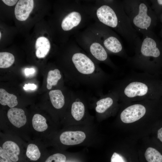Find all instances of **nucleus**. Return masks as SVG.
<instances>
[{
    "label": "nucleus",
    "instance_id": "obj_18",
    "mask_svg": "<svg viewBox=\"0 0 162 162\" xmlns=\"http://www.w3.org/2000/svg\"><path fill=\"white\" fill-rule=\"evenodd\" d=\"M0 103L3 106H7L10 108L16 107L18 104L16 96L8 92L3 88L0 89Z\"/></svg>",
    "mask_w": 162,
    "mask_h": 162
},
{
    "label": "nucleus",
    "instance_id": "obj_29",
    "mask_svg": "<svg viewBox=\"0 0 162 162\" xmlns=\"http://www.w3.org/2000/svg\"><path fill=\"white\" fill-rule=\"evenodd\" d=\"M158 138L162 142V127L158 130Z\"/></svg>",
    "mask_w": 162,
    "mask_h": 162
},
{
    "label": "nucleus",
    "instance_id": "obj_1",
    "mask_svg": "<svg viewBox=\"0 0 162 162\" xmlns=\"http://www.w3.org/2000/svg\"><path fill=\"white\" fill-rule=\"evenodd\" d=\"M67 74L74 86H83L103 94L104 86L111 81V76L104 71L76 43L69 47Z\"/></svg>",
    "mask_w": 162,
    "mask_h": 162
},
{
    "label": "nucleus",
    "instance_id": "obj_24",
    "mask_svg": "<svg viewBox=\"0 0 162 162\" xmlns=\"http://www.w3.org/2000/svg\"><path fill=\"white\" fill-rule=\"evenodd\" d=\"M0 162H13L1 147H0Z\"/></svg>",
    "mask_w": 162,
    "mask_h": 162
},
{
    "label": "nucleus",
    "instance_id": "obj_13",
    "mask_svg": "<svg viewBox=\"0 0 162 162\" xmlns=\"http://www.w3.org/2000/svg\"><path fill=\"white\" fill-rule=\"evenodd\" d=\"M95 101V109L99 114H103L117 105L119 100L117 93L112 90L107 94L99 95L98 98L93 97Z\"/></svg>",
    "mask_w": 162,
    "mask_h": 162
},
{
    "label": "nucleus",
    "instance_id": "obj_7",
    "mask_svg": "<svg viewBox=\"0 0 162 162\" xmlns=\"http://www.w3.org/2000/svg\"><path fill=\"white\" fill-rule=\"evenodd\" d=\"M6 117V120L1 121V132L19 137L26 142L32 139L29 119L23 109L10 108Z\"/></svg>",
    "mask_w": 162,
    "mask_h": 162
},
{
    "label": "nucleus",
    "instance_id": "obj_10",
    "mask_svg": "<svg viewBox=\"0 0 162 162\" xmlns=\"http://www.w3.org/2000/svg\"><path fill=\"white\" fill-rule=\"evenodd\" d=\"M29 124L32 139L43 141L47 143L52 138V124L42 114H34L29 119Z\"/></svg>",
    "mask_w": 162,
    "mask_h": 162
},
{
    "label": "nucleus",
    "instance_id": "obj_26",
    "mask_svg": "<svg viewBox=\"0 0 162 162\" xmlns=\"http://www.w3.org/2000/svg\"><path fill=\"white\" fill-rule=\"evenodd\" d=\"M37 87L36 85L34 84L28 83L27 84H25L24 86L23 87V88L26 90H35Z\"/></svg>",
    "mask_w": 162,
    "mask_h": 162
},
{
    "label": "nucleus",
    "instance_id": "obj_23",
    "mask_svg": "<svg viewBox=\"0 0 162 162\" xmlns=\"http://www.w3.org/2000/svg\"><path fill=\"white\" fill-rule=\"evenodd\" d=\"M149 1L151 3V8L158 19L162 13V0H150Z\"/></svg>",
    "mask_w": 162,
    "mask_h": 162
},
{
    "label": "nucleus",
    "instance_id": "obj_19",
    "mask_svg": "<svg viewBox=\"0 0 162 162\" xmlns=\"http://www.w3.org/2000/svg\"><path fill=\"white\" fill-rule=\"evenodd\" d=\"M62 75L60 70L57 68L49 70L47 77L46 88L50 90L52 87L57 86L62 78Z\"/></svg>",
    "mask_w": 162,
    "mask_h": 162
},
{
    "label": "nucleus",
    "instance_id": "obj_15",
    "mask_svg": "<svg viewBox=\"0 0 162 162\" xmlns=\"http://www.w3.org/2000/svg\"><path fill=\"white\" fill-rule=\"evenodd\" d=\"M33 0H20L17 2L15 8L14 13L16 19L20 21L26 20L33 10Z\"/></svg>",
    "mask_w": 162,
    "mask_h": 162
},
{
    "label": "nucleus",
    "instance_id": "obj_22",
    "mask_svg": "<svg viewBox=\"0 0 162 162\" xmlns=\"http://www.w3.org/2000/svg\"><path fill=\"white\" fill-rule=\"evenodd\" d=\"M66 156L62 153H56L49 155L44 162H65Z\"/></svg>",
    "mask_w": 162,
    "mask_h": 162
},
{
    "label": "nucleus",
    "instance_id": "obj_6",
    "mask_svg": "<svg viewBox=\"0 0 162 162\" xmlns=\"http://www.w3.org/2000/svg\"><path fill=\"white\" fill-rule=\"evenodd\" d=\"M73 37L78 45L97 64L101 63L117 70V66L110 59L109 54L94 34L87 28L80 31Z\"/></svg>",
    "mask_w": 162,
    "mask_h": 162
},
{
    "label": "nucleus",
    "instance_id": "obj_21",
    "mask_svg": "<svg viewBox=\"0 0 162 162\" xmlns=\"http://www.w3.org/2000/svg\"><path fill=\"white\" fill-rule=\"evenodd\" d=\"M15 61L14 56L7 52H0V68H5L11 66Z\"/></svg>",
    "mask_w": 162,
    "mask_h": 162
},
{
    "label": "nucleus",
    "instance_id": "obj_12",
    "mask_svg": "<svg viewBox=\"0 0 162 162\" xmlns=\"http://www.w3.org/2000/svg\"><path fill=\"white\" fill-rule=\"evenodd\" d=\"M129 104L120 113L121 121L125 123H130L137 121L146 115L147 108L142 100Z\"/></svg>",
    "mask_w": 162,
    "mask_h": 162
},
{
    "label": "nucleus",
    "instance_id": "obj_33",
    "mask_svg": "<svg viewBox=\"0 0 162 162\" xmlns=\"http://www.w3.org/2000/svg\"><path fill=\"white\" fill-rule=\"evenodd\" d=\"M161 79H162V78H161Z\"/></svg>",
    "mask_w": 162,
    "mask_h": 162
},
{
    "label": "nucleus",
    "instance_id": "obj_20",
    "mask_svg": "<svg viewBox=\"0 0 162 162\" xmlns=\"http://www.w3.org/2000/svg\"><path fill=\"white\" fill-rule=\"evenodd\" d=\"M145 156L148 162H162V155L158 151L152 147L147 149Z\"/></svg>",
    "mask_w": 162,
    "mask_h": 162
},
{
    "label": "nucleus",
    "instance_id": "obj_31",
    "mask_svg": "<svg viewBox=\"0 0 162 162\" xmlns=\"http://www.w3.org/2000/svg\"><path fill=\"white\" fill-rule=\"evenodd\" d=\"M160 35L161 38V39L160 40L161 41L162 44V28L161 29L160 32Z\"/></svg>",
    "mask_w": 162,
    "mask_h": 162
},
{
    "label": "nucleus",
    "instance_id": "obj_3",
    "mask_svg": "<svg viewBox=\"0 0 162 162\" xmlns=\"http://www.w3.org/2000/svg\"><path fill=\"white\" fill-rule=\"evenodd\" d=\"M125 104L162 97L161 78L144 72L132 71L114 83L112 89Z\"/></svg>",
    "mask_w": 162,
    "mask_h": 162
},
{
    "label": "nucleus",
    "instance_id": "obj_30",
    "mask_svg": "<svg viewBox=\"0 0 162 162\" xmlns=\"http://www.w3.org/2000/svg\"><path fill=\"white\" fill-rule=\"evenodd\" d=\"M158 20H159L162 24V13L159 17Z\"/></svg>",
    "mask_w": 162,
    "mask_h": 162
},
{
    "label": "nucleus",
    "instance_id": "obj_11",
    "mask_svg": "<svg viewBox=\"0 0 162 162\" xmlns=\"http://www.w3.org/2000/svg\"><path fill=\"white\" fill-rule=\"evenodd\" d=\"M48 146L44 141L32 139L27 142L25 158L26 162H44L48 156Z\"/></svg>",
    "mask_w": 162,
    "mask_h": 162
},
{
    "label": "nucleus",
    "instance_id": "obj_8",
    "mask_svg": "<svg viewBox=\"0 0 162 162\" xmlns=\"http://www.w3.org/2000/svg\"><path fill=\"white\" fill-rule=\"evenodd\" d=\"M87 28L94 34L109 55L127 58L128 57L120 38L112 29L95 22Z\"/></svg>",
    "mask_w": 162,
    "mask_h": 162
},
{
    "label": "nucleus",
    "instance_id": "obj_28",
    "mask_svg": "<svg viewBox=\"0 0 162 162\" xmlns=\"http://www.w3.org/2000/svg\"><path fill=\"white\" fill-rule=\"evenodd\" d=\"M35 72V70L33 68H26L25 69L24 72L26 76H28L30 75L34 74Z\"/></svg>",
    "mask_w": 162,
    "mask_h": 162
},
{
    "label": "nucleus",
    "instance_id": "obj_27",
    "mask_svg": "<svg viewBox=\"0 0 162 162\" xmlns=\"http://www.w3.org/2000/svg\"><path fill=\"white\" fill-rule=\"evenodd\" d=\"M6 4L9 6L14 5L18 2L16 0H2Z\"/></svg>",
    "mask_w": 162,
    "mask_h": 162
},
{
    "label": "nucleus",
    "instance_id": "obj_9",
    "mask_svg": "<svg viewBox=\"0 0 162 162\" xmlns=\"http://www.w3.org/2000/svg\"><path fill=\"white\" fill-rule=\"evenodd\" d=\"M26 143L19 137L0 132V147L13 162H26L25 158Z\"/></svg>",
    "mask_w": 162,
    "mask_h": 162
},
{
    "label": "nucleus",
    "instance_id": "obj_25",
    "mask_svg": "<svg viewBox=\"0 0 162 162\" xmlns=\"http://www.w3.org/2000/svg\"><path fill=\"white\" fill-rule=\"evenodd\" d=\"M111 162H127L125 158L120 154L114 152L111 158Z\"/></svg>",
    "mask_w": 162,
    "mask_h": 162
},
{
    "label": "nucleus",
    "instance_id": "obj_17",
    "mask_svg": "<svg viewBox=\"0 0 162 162\" xmlns=\"http://www.w3.org/2000/svg\"><path fill=\"white\" fill-rule=\"evenodd\" d=\"M35 54L38 58L45 57L49 53L50 44L49 40L44 37H40L36 40L35 44Z\"/></svg>",
    "mask_w": 162,
    "mask_h": 162
},
{
    "label": "nucleus",
    "instance_id": "obj_16",
    "mask_svg": "<svg viewBox=\"0 0 162 162\" xmlns=\"http://www.w3.org/2000/svg\"><path fill=\"white\" fill-rule=\"evenodd\" d=\"M71 94L66 96L62 90L59 89L50 91L49 95L53 107L56 110L62 109L65 104L67 98H70Z\"/></svg>",
    "mask_w": 162,
    "mask_h": 162
},
{
    "label": "nucleus",
    "instance_id": "obj_5",
    "mask_svg": "<svg viewBox=\"0 0 162 162\" xmlns=\"http://www.w3.org/2000/svg\"><path fill=\"white\" fill-rule=\"evenodd\" d=\"M125 11L133 28L142 34L152 31L158 19L146 0H122Z\"/></svg>",
    "mask_w": 162,
    "mask_h": 162
},
{
    "label": "nucleus",
    "instance_id": "obj_4",
    "mask_svg": "<svg viewBox=\"0 0 162 162\" xmlns=\"http://www.w3.org/2000/svg\"><path fill=\"white\" fill-rule=\"evenodd\" d=\"M138 37L134 44L135 54L128 57V65L132 69L159 77L162 74V44L152 31Z\"/></svg>",
    "mask_w": 162,
    "mask_h": 162
},
{
    "label": "nucleus",
    "instance_id": "obj_14",
    "mask_svg": "<svg viewBox=\"0 0 162 162\" xmlns=\"http://www.w3.org/2000/svg\"><path fill=\"white\" fill-rule=\"evenodd\" d=\"M86 138V134L82 131H66L61 133L59 140L61 143L64 145L72 146L82 143Z\"/></svg>",
    "mask_w": 162,
    "mask_h": 162
},
{
    "label": "nucleus",
    "instance_id": "obj_2",
    "mask_svg": "<svg viewBox=\"0 0 162 162\" xmlns=\"http://www.w3.org/2000/svg\"><path fill=\"white\" fill-rule=\"evenodd\" d=\"M82 2L95 22L115 31L134 46L138 34L125 11L122 0L83 1Z\"/></svg>",
    "mask_w": 162,
    "mask_h": 162
},
{
    "label": "nucleus",
    "instance_id": "obj_32",
    "mask_svg": "<svg viewBox=\"0 0 162 162\" xmlns=\"http://www.w3.org/2000/svg\"><path fill=\"white\" fill-rule=\"evenodd\" d=\"M1 32H0V38H1Z\"/></svg>",
    "mask_w": 162,
    "mask_h": 162
}]
</instances>
